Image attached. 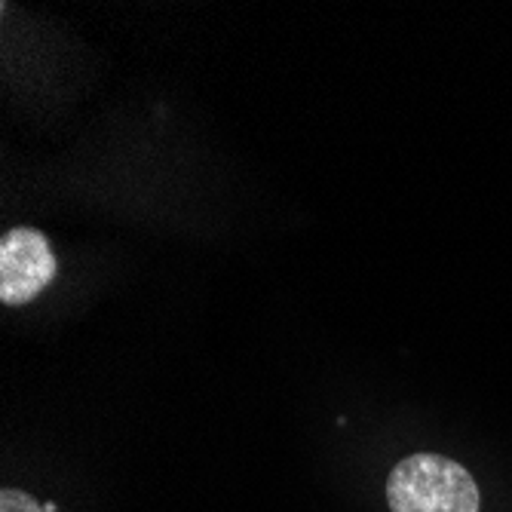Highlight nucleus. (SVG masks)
Wrapping results in <instances>:
<instances>
[{
    "instance_id": "2",
    "label": "nucleus",
    "mask_w": 512,
    "mask_h": 512,
    "mask_svg": "<svg viewBox=\"0 0 512 512\" xmlns=\"http://www.w3.org/2000/svg\"><path fill=\"white\" fill-rule=\"evenodd\" d=\"M53 246L34 227H13L0 240V301L19 307L56 279Z\"/></svg>"
},
{
    "instance_id": "3",
    "label": "nucleus",
    "mask_w": 512,
    "mask_h": 512,
    "mask_svg": "<svg viewBox=\"0 0 512 512\" xmlns=\"http://www.w3.org/2000/svg\"><path fill=\"white\" fill-rule=\"evenodd\" d=\"M0 512H46V509L31 494L7 488V491H0Z\"/></svg>"
},
{
    "instance_id": "1",
    "label": "nucleus",
    "mask_w": 512,
    "mask_h": 512,
    "mask_svg": "<svg viewBox=\"0 0 512 512\" xmlns=\"http://www.w3.org/2000/svg\"><path fill=\"white\" fill-rule=\"evenodd\" d=\"M390 512H479L476 479L442 454H408L387 476Z\"/></svg>"
}]
</instances>
